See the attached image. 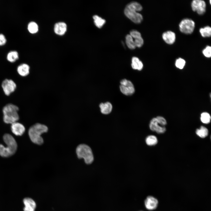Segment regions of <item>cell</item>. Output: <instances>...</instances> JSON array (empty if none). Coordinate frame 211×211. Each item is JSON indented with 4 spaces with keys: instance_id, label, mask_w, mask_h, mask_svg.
<instances>
[{
    "instance_id": "6da1fadb",
    "label": "cell",
    "mask_w": 211,
    "mask_h": 211,
    "mask_svg": "<svg viewBox=\"0 0 211 211\" xmlns=\"http://www.w3.org/2000/svg\"><path fill=\"white\" fill-rule=\"evenodd\" d=\"M3 138L6 146L5 147L0 144V155L3 157H8L15 153L17 149V144L14 138L9 134H5Z\"/></svg>"
},
{
    "instance_id": "7a4b0ae2",
    "label": "cell",
    "mask_w": 211,
    "mask_h": 211,
    "mask_svg": "<svg viewBox=\"0 0 211 211\" xmlns=\"http://www.w3.org/2000/svg\"><path fill=\"white\" fill-rule=\"evenodd\" d=\"M47 127L45 125L37 123L31 126L28 131V135L31 141L33 143L39 145L42 144L44 142L41 135L47 132Z\"/></svg>"
},
{
    "instance_id": "3957f363",
    "label": "cell",
    "mask_w": 211,
    "mask_h": 211,
    "mask_svg": "<svg viewBox=\"0 0 211 211\" xmlns=\"http://www.w3.org/2000/svg\"><path fill=\"white\" fill-rule=\"evenodd\" d=\"M142 7L139 3L132 2L128 4L124 10L125 15L132 21L136 23H139L143 19L142 16L136 11H141Z\"/></svg>"
},
{
    "instance_id": "277c9868",
    "label": "cell",
    "mask_w": 211,
    "mask_h": 211,
    "mask_svg": "<svg viewBox=\"0 0 211 211\" xmlns=\"http://www.w3.org/2000/svg\"><path fill=\"white\" fill-rule=\"evenodd\" d=\"M18 110V107L13 104L9 103L5 105L2 110L4 122L11 124L17 122L19 119Z\"/></svg>"
},
{
    "instance_id": "5b68a950",
    "label": "cell",
    "mask_w": 211,
    "mask_h": 211,
    "mask_svg": "<svg viewBox=\"0 0 211 211\" xmlns=\"http://www.w3.org/2000/svg\"><path fill=\"white\" fill-rule=\"evenodd\" d=\"M76 153L79 159L83 158L87 164L92 163L94 157L92 150L88 145L82 144L78 145L76 149Z\"/></svg>"
},
{
    "instance_id": "8992f818",
    "label": "cell",
    "mask_w": 211,
    "mask_h": 211,
    "mask_svg": "<svg viewBox=\"0 0 211 211\" xmlns=\"http://www.w3.org/2000/svg\"><path fill=\"white\" fill-rule=\"evenodd\" d=\"M195 23L192 20L189 19L183 20L179 24L180 31L186 34L192 33L194 29Z\"/></svg>"
},
{
    "instance_id": "52a82bcc",
    "label": "cell",
    "mask_w": 211,
    "mask_h": 211,
    "mask_svg": "<svg viewBox=\"0 0 211 211\" xmlns=\"http://www.w3.org/2000/svg\"><path fill=\"white\" fill-rule=\"evenodd\" d=\"M120 83V90L122 93L127 96L131 95L134 93L135 88L130 81L124 79L121 81Z\"/></svg>"
},
{
    "instance_id": "ba28073f",
    "label": "cell",
    "mask_w": 211,
    "mask_h": 211,
    "mask_svg": "<svg viewBox=\"0 0 211 211\" xmlns=\"http://www.w3.org/2000/svg\"><path fill=\"white\" fill-rule=\"evenodd\" d=\"M1 86L5 94L8 96L15 91L16 85L12 80L6 79L2 82Z\"/></svg>"
},
{
    "instance_id": "9c48e42d",
    "label": "cell",
    "mask_w": 211,
    "mask_h": 211,
    "mask_svg": "<svg viewBox=\"0 0 211 211\" xmlns=\"http://www.w3.org/2000/svg\"><path fill=\"white\" fill-rule=\"evenodd\" d=\"M191 6L193 10L196 11L199 14H203L205 11L206 4L203 0H193L191 3Z\"/></svg>"
},
{
    "instance_id": "30bf717a",
    "label": "cell",
    "mask_w": 211,
    "mask_h": 211,
    "mask_svg": "<svg viewBox=\"0 0 211 211\" xmlns=\"http://www.w3.org/2000/svg\"><path fill=\"white\" fill-rule=\"evenodd\" d=\"M158 201L155 197L149 196H147L144 201V204L146 208L149 210L155 209L157 207Z\"/></svg>"
},
{
    "instance_id": "8fae6325",
    "label": "cell",
    "mask_w": 211,
    "mask_h": 211,
    "mask_svg": "<svg viewBox=\"0 0 211 211\" xmlns=\"http://www.w3.org/2000/svg\"><path fill=\"white\" fill-rule=\"evenodd\" d=\"M149 127L151 130L155 131L159 134L163 133L166 131V128L164 126H162L159 125L156 118H153L151 120Z\"/></svg>"
},
{
    "instance_id": "7c38bea8",
    "label": "cell",
    "mask_w": 211,
    "mask_h": 211,
    "mask_svg": "<svg viewBox=\"0 0 211 211\" xmlns=\"http://www.w3.org/2000/svg\"><path fill=\"white\" fill-rule=\"evenodd\" d=\"M11 129L12 132L17 136H21L25 131L24 126L17 122L11 124Z\"/></svg>"
},
{
    "instance_id": "4fadbf2b",
    "label": "cell",
    "mask_w": 211,
    "mask_h": 211,
    "mask_svg": "<svg viewBox=\"0 0 211 211\" xmlns=\"http://www.w3.org/2000/svg\"><path fill=\"white\" fill-rule=\"evenodd\" d=\"M24 205V211H35L36 207V204L35 201L32 199L26 198L23 200Z\"/></svg>"
},
{
    "instance_id": "5bb4252c",
    "label": "cell",
    "mask_w": 211,
    "mask_h": 211,
    "mask_svg": "<svg viewBox=\"0 0 211 211\" xmlns=\"http://www.w3.org/2000/svg\"><path fill=\"white\" fill-rule=\"evenodd\" d=\"M130 35L135 38L134 41L136 47H141L143 44V40L140 33L136 30H132L130 32Z\"/></svg>"
},
{
    "instance_id": "9a60e30c",
    "label": "cell",
    "mask_w": 211,
    "mask_h": 211,
    "mask_svg": "<svg viewBox=\"0 0 211 211\" xmlns=\"http://www.w3.org/2000/svg\"><path fill=\"white\" fill-rule=\"evenodd\" d=\"M162 38L165 42L169 44H172L175 41L176 35L173 32L168 31L164 32L162 34Z\"/></svg>"
},
{
    "instance_id": "2e32d148",
    "label": "cell",
    "mask_w": 211,
    "mask_h": 211,
    "mask_svg": "<svg viewBox=\"0 0 211 211\" xmlns=\"http://www.w3.org/2000/svg\"><path fill=\"white\" fill-rule=\"evenodd\" d=\"M67 28L66 24L64 22H58L55 24L54 26V31L59 35H64L66 32Z\"/></svg>"
},
{
    "instance_id": "e0dca14e",
    "label": "cell",
    "mask_w": 211,
    "mask_h": 211,
    "mask_svg": "<svg viewBox=\"0 0 211 211\" xmlns=\"http://www.w3.org/2000/svg\"><path fill=\"white\" fill-rule=\"evenodd\" d=\"M30 67L27 64L23 63L18 65L17 68L18 73L22 76H25L29 73Z\"/></svg>"
},
{
    "instance_id": "ac0fdd59",
    "label": "cell",
    "mask_w": 211,
    "mask_h": 211,
    "mask_svg": "<svg viewBox=\"0 0 211 211\" xmlns=\"http://www.w3.org/2000/svg\"><path fill=\"white\" fill-rule=\"evenodd\" d=\"M99 107L101 113L104 114H108L110 113L112 109V105L110 103L108 102L100 103Z\"/></svg>"
},
{
    "instance_id": "d6986e66",
    "label": "cell",
    "mask_w": 211,
    "mask_h": 211,
    "mask_svg": "<svg viewBox=\"0 0 211 211\" xmlns=\"http://www.w3.org/2000/svg\"><path fill=\"white\" fill-rule=\"evenodd\" d=\"M131 66L132 68L134 69L141 70L143 67L142 62L139 59L136 57H133L132 58Z\"/></svg>"
},
{
    "instance_id": "ffe728a7",
    "label": "cell",
    "mask_w": 211,
    "mask_h": 211,
    "mask_svg": "<svg viewBox=\"0 0 211 211\" xmlns=\"http://www.w3.org/2000/svg\"><path fill=\"white\" fill-rule=\"evenodd\" d=\"M19 55L18 52L16 51H11L7 54V59L11 62H14L18 59Z\"/></svg>"
},
{
    "instance_id": "44dd1931",
    "label": "cell",
    "mask_w": 211,
    "mask_h": 211,
    "mask_svg": "<svg viewBox=\"0 0 211 211\" xmlns=\"http://www.w3.org/2000/svg\"><path fill=\"white\" fill-rule=\"evenodd\" d=\"M197 135L201 138L206 137L208 134V131L206 127L201 126L199 129H196L195 132Z\"/></svg>"
},
{
    "instance_id": "7402d4cb",
    "label": "cell",
    "mask_w": 211,
    "mask_h": 211,
    "mask_svg": "<svg viewBox=\"0 0 211 211\" xmlns=\"http://www.w3.org/2000/svg\"><path fill=\"white\" fill-rule=\"evenodd\" d=\"M93 18L96 25L99 28H101L106 22L105 19L96 15H94Z\"/></svg>"
},
{
    "instance_id": "603a6c76",
    "label": "cell",
    "mask_w": 211,
    "mask_h": 211,
    "mask_svg": "<svg viewBox=\"0 0 211 211\" xmlns=\"http://www.w3.org/2000/svg\"><path fill=\"white\" fill-rule=\"evenodd\" d=\"M200 32L203 37H210L211 35V27L207 26L203 28H201L200 30Z\"/></svg>"
},
{
    "instance_id": "cb8c5ba5",
    "label": "cell",
    "mask_w": 211,
    "mask_h": 211,
    "mask_svg": "<svg viewBox=\"0 0 211 211\" xmlns=\"http://www.w3.org/2000/svg\"><path fill=\"white\" fill-rule=\"evenodd\" d=\"M38 25L34 22H30L28 25V30L31 33L34 34L36 33L38 30Z\"/></svg>"
},
{
    "instance_id": "d4e9b609",
    "label": "cell",
    "mask_w": 211,
    "mask_h": 211,
    "mask_svg": "<svg viewBox=\"0 0 211 211\" xmlns=\"http://www.w3.org/2000/svg\"><path fill=\"white\" fill-rule=\"evenodd\" d=\"M146 142L149 146H153L156 144L158 142L156 137L153 135L148 136L146 139Z\"/></svg>"
},
{
    "instance_id": "484cf974",
    "label": "cell",
    "mask_w": 211,
    "mask_h": 211,
    "mask_svg": "<svg viewBox=\"0 0 211 211\" xmlns=\"http://www.w3.org/2000/svg\"><path fill=\"white\" fill-rule=\"evenodd\" d=\"M126 42L128 47L131 49H134L135 45L132 38L130 35H127L126 37Z\"/></svg>"
},
{
    "instance_id": "4316f807",
    "label": "cell",
    "mask_w": 211,
    "mask_h": 211,
    "mask_svg": "<svg viewBox=\"0 0 211 211\" xmlns=\"http://www.w3.org/2000/svg\"><path fill=\"white\" fill-rule=\"evenodd\" d=\"M200 120L203 123L207 124L210 121L211 116L207 112H203L201 115Z\"/></svg>"
},
{
    "instance_id": "83f0119b",
    "label": "cell",
    "mask_w": 211,
    "mask_h": 211,
    "mask_svg": "<svg viewBox=\"0 0 211 211\" xmlns=\"http://www.w3.org/2000/svg\"><path fill=\"white\" fill-rule=\"evenodd\" d=\"M186 64L185 61L181 58L177 59L175 62L176 67L180 69L183 68Z\"/></svg>"
},
{
    "instance_id": "f1b7e54d",
    "label": "cell",
    "mask_w": 211,
    "mask_h": 211,
    "mask_svg": "<svg viewBox=\"0 0 211 211\" xmlns=\"http://www.w3.org/2000/svg\"><path fill=\"white\" fill-rule=\"evenodd\" d=\"M203 53L206 57L209 58L211 56V47L207 46L203 51Z\"/></svg>"
},
{
    "instance_id": "f546056e",
    "label": "cell",
    "mask_w": 211,
    "mask_h": 211,
    "mask_svg": "<svg viewBox=\"0 0 211 211\" xmlns=\"http://www.w3.org/2000/svg\"><path fill=\"white\" fill-rule=\"evenodd\" d=\"M156 118L157 119L158 123L161 126H164L166 124V121L164 117L161 116H158Z\"/></svg>"
},
{
    "instance_id": "4dcf8cb0",
    "label": "cell",
    "mask_w": 211,
    "mask_h": 211,
    "mask_svg": "<svg viewBox=\"0 0 211 211\" xmlns=\"http://www.w3.org/2000/svg\"><path fill=\"white\" fill-rule=\"evenodd\" d=\"M6 42V39L5 36L2 34H0V46L5 45Z\"/></svg>"
}]
</instances>
